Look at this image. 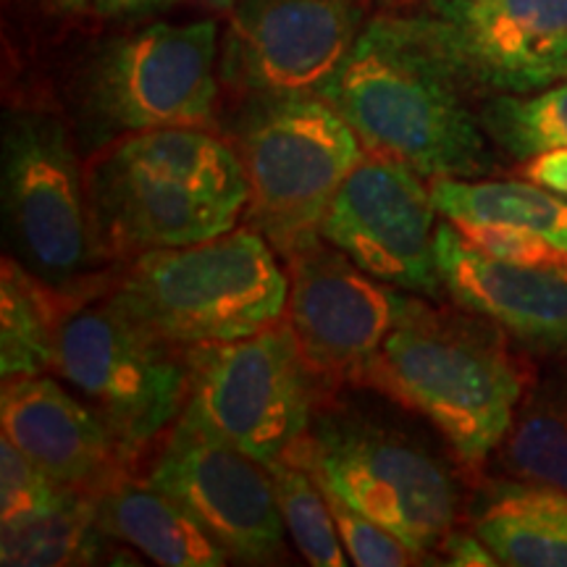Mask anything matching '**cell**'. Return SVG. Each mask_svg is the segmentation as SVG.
<instances>
[{
	"label": "cell",
	"mask_w": 567,
	"mask_h": 567,
	"mask_svg": "<svg viewBox=\"0 0 567 567\" xmlns=\"http://www.w3.org/2000/svg\"><path fill=\"white\" fill-rule=\"evenodd\" d=\"M205 3L216 11H231L237 6V0H205Z\"/></svg>",
	"instance_id": "obj_34"
},
{
	"label": "cell",
	"mask_w": 567,
	"mask_h": 567,
	"mask_svg": "<svg viewBox=\"0 0 567 567\" xmlns=\"http://www.w3.org/2000/svg\"><path fill=\"white\" fill-rule=\"evenodd\" d=\"M216 21L153 24L111 40L87 76L92 109L130 132L205 126L218 95Z\"/></svg>",
	"instance_id": "obj_8"
},
{
	"label": "cell",
	"mask_w": 567,
	"mask_h": 567,
	"mask_svg": "<svg viewBox=\"0 0 567 567\" xmlns=\"http://www.w3.org/2000/svg\"><path fill=\"white\" fill-rule=\"evenodd\" d=\"M326 499L331 505L339 538H342L347 557L358 567H408L417 565L421 559L415 551L402 544L392 530L371 520V517L358 513V509L347 505L339 496L326 492Z\"/></svg>",
	"instance_id": "obj_27"
},
{
	"label": "cell",
	"mask_w": 567,
	"mask_h": 567,
	"mask_svg": "<svg viewBox=\"0 0 567 567\" xmlns=\"http://www.w3.org/2000/svg\"><path fill=\"white\" fill-rule=\"evenodd\" d=\"M375 0H237L221 45V76L250 97L318 95Z\"/></svg>",
	"instance_id": "obj_10"
},
{
	"label": "cell",
	"mask_w": 567,
	"mask_h": 567,
	"mask_svg": "<svg viewBox=\"0 0 567 567\" xmlns=\"http://www.w3.org/2000/svg\"><path fill=\"white\" fill-rule=\"evenodd\" d=\"M289 276L252 226L134 258L111 300L179 347L237 342L284 321Z\"/></svg>",
	"instance_id": "obj_3"
},
{
	"label": "cell",
	"mask_w": 567,
	"mask_h": 567,
	"mask_svg": "<svg viewBox=\"0 0 567 567\" xmlns=\"http://www.w3.org/2000/svg\"><path fill=\"white\" fill-rule=\"evenodd\" d=\"M284 260L289 276L284 323L302 354L323 379L360 384L394 326L396 289L373 279L323 237Z\"/></svg>",
	"instance_id": "obj_14"
},
{
	"label": "cell",
	"mask_w": 567,
	"mask_h": 567,
	"mask_svg": "<svg viewBox=\"0 0 567 567\" xmlns=\"http://www.w3.org/2000/svg\"><path fill=\"white\" fill-rule=\"evenodd\" d=\"M526 176L551 193L567 197V151L542 153L526 161Z\"/></svg>",
	"instance_id": "obj_30"
},
{
	"label": "cell",
	"mask_w": 567,
	"mask_h": 567,
	"mask_svg": "<svg viewBox=\"0 0 567 567\" xmlns=\"http://www.w3.org/2000/svg\"><path fill=\"white\" fill-rule=\"evenodd\" d=\"M365 151L425 179H484L496 172L478 103L421 21L373 13L337 74L318 90Z\"/></svg>",
	"instance_id": "obj_1"
},
{
	"label": "cell",
	"mask_w": 567,
	"mask_h": 567,
	"mask_svg": "<svg viewBox=\"0 0 567 567\" xmlns=\"http://www.w3.org/2000/svg\"><path fill=\"white\" fill-rule=\"evenodd\" d=\"M313 473L323 492L371 517L415 557L439 555L460 517L457 476L413 439L363 415L331 410L287 452Z\"/></svg>",
	"instance_id": "obj_4"
},
{
	"label": "cell",
	"mask_w": 567,
	"mask_h": 567,
	"mask_svg": "<svg viewBox=\"0 0 567 567\" xmlns=\"http://www.w3.org/2000/svg\"><path fill=\"white\" fill-rule=\"evenodd\" d=\"M381 3L386 6L384 11H410L415 9V6L425 3V0H381Z\"/></svg>",
	"instance_id": "obj_32"
},
{
	"label": "cell",
	"mask_w": 567,
	"mask_h": 567,
	"mask_svg": "<svg viewBox=\"0 0 567 567\" xmlns=\"http://www.w3.org/2000/svg\"><path fill=\"white\" fill-rule=\"evenodd\" d=\"M109 530L101 523L97 496L69 488L59 505L0 523V565L61 567L90 565L101 557Z\"/></svg>",
	"instance_id": "obj_23"
},
{
	"label": "cell",
	"mask_w": 567,
	"mask_h": 567,
	"mask_svg": "<svg viewBox=\"0 0 567 567\" xmlns=\"http://www.w3.org/2000/svg\"><path fill=\"white\" fill-rule=\"evenodd\" d=\"M463 237L481 252L492 255L496 260L523 266H547V264H567V252L551 245L549 239L538 237L534 231L513 229V226L499 224H465L455 226Z\"/></svg>",
	"instance_id": "obj_28"
},
{
	"label": "cell",
	"mask_w": 567,
	"mask_h": 567,
	"mask_svg": "<svg viewBox=\"0 0 567 567\" xmlns=\"http://www.w3.org/2000/svg\"><path fill=\"white\" fill-rule=\"evenodd\" d=\"M436 264L446 295L528 350L567 358V264L523 266L481 252L444 218Z\"/></svg>",
	"instance_id": "obj_16"
},
{
	"label": "cell",
	"mask_w": 567,
	"mask_h": 567,
	"mask_svg": "<svg viewBox=\"0 0 567 567\" xmlns=\"http://www.w3.org/2000/svg\"><path fill=\"white\" fill-rule=\"evenodd\" d=\"M496 460L507 478L567 492V358L526 386Z\"/></svg>",
	"instance_id": "obj_20"
},
{
	"label": "cell",
	"mask_w": 567,
	"mask_h": 567,
	"mask_svg": "<svg viewBox=\"0 0 567 567\" xmlns=\"http://www.w3.org/2000/svg\"><path fill=\"white\" fill-rule=\"evenodd\" d=\"M147 484L172 494L231 557L271 563L284 547V517L266 465L218 434L193 405L163 439Z\"/></svg>",
	"instance_id": "obj_11"
},
{
	"label": "cell",
	"mask_w": 567,
	"mask_h": 567,
	"mask_svg": "<svg viewBox=\"0 0 567 567\" xmlns=\"http://www.w3.org/2000/svg\"><path fill=\"white\" fill-rule=\"evenodd\" d=\"M473 530L509 567H567V492L496 481L473 513Z\"/></svg>",
	"instance_id": "obj_19"
},
{
	"label": "cell",
	"mask_w": 567,
	"mask_h": 567,
	"mask_svg": "<svg viewBox=\"0 0 567 567\" xmlns=\"http://www.w3.org/2000/svg\"><path fill=\"white\" fill-rule=\"evenodd\" d=\"M3 436L63 486L101 496L124 481L132 452L87 402L48 375H17L0 392Z\"/></svg>",
	"instance_id": "obj_17"
},
{
	"label": "cell",
	"mask_w": 567,
	"mask_h": 567,
	"mask_svg": "<svg viewBox=\"0 0 567 567\" xmlns=\"http://www.w3.org/2000/svg\"><path fill=\"white\" fill-rule=\"evenodd\" d=\"M439 555L446 557V565H455V567H492L499 565V559L494 557V551L481 542L476 530L467 534V530H457L452 528L446 538L439 547Z\"/></svg>",
	"instance_id": "obj_29"
},
{
	"label": "cell",
	"mask_w": 567,
	"mask_h": 567,
	"mask_svg": "<svg viewBox=\"0 0 567 567\" xmlns=\"http://www.w3.org/2000/svg\"><path fill=\"white\" fill-rule=\"evenodd\" d=\"M101 523L111 538L124 542L166 567H218L229 549L172 494L145 484L118 481L97 496Z\"/></svg>",
	"instance_id": "obj_18"
},
{
	"label": "cell",
	"mask_w": 567,
	"mask_h": 567,
	"mask_svg": "<svg viewBox=\"0 0 567 567\" xmlns=\"http://www.w3.org/2000/svg\"><path fill=\"white\" fill-rule=\"evenodd\" d=\"M53 371L140 452L172 429L189 400V354L126 316L116 302L74 305Z\"/></svg>",
	"instance_id": "obj_6"
},
{
	"label": "cell",
	"mask_w": 567,
	"mask_h": 567,
	"mask_svg": "<svg viewBox=\"0 0 567 567\" xmlns=\"http://www.w3.org/2000/svg\"><path fill=\"white\" fill-rule=\"evenodd\" d=\"M189 400L234 446L274 465L316 421L321 381L287 323L258 334L189 347Z\"/></svg>",
	"instance_id": "obj_7"
},
{
	"label": "cell",
	"mask_w": 567,
	"mask_h": 567,
	"mask_svg": "<svg viewBox=\"0 0 567 567\" xmlns=\"http://www.w3.org/2000/svg\"><path fill=\"white\" fill-rule=\"evenodd\" d=\"M69 488L27 457L11 439H0V523L59 505Z\"/></svg>",
	"instance_id": "obj_26"
},
{
	"label": "cell",
	"mask_w": 567,
	"mask_h": 567,
	"mask_svg": "<svg viewBox=\"0 0 567 567\" xmlns=\"http://www.w3.org/2000/svg\"><path fill=\"white\" fill-rule=\"evenodd\" d=\"M250 200L245 221L289 255L321 237V221L365 145L321 95L252 97L237 130Z\"/></svg>",
	"instance_id": "obj_5"
},
{
	"label": "cell",
	"mask_w": 567,
	"mask_h": 567,
	"mask_svg": "<svg viewBox=\"0 0 567 567\" xmlns=\"http://www.w3.org/2000/svg\"><path fill=\"white\" fill-rule=\"evenodd\" d=\"M268 473H271L284 526L300 555L316 567H344L350 557L339 538L326 492L313 473L289 457L268 465Z\"/></svg>",
	"instance_id": "obj_25"
},
{
	"label": "cell",
	"mask_w": 567,
	"mask_h": 567,
	"mask_svg": "<svg viewBox=\"0 0 567 567\" xmlns=\"http://www.w3.org/2000/svg\"><path fill=\"white\" fill-rule=\"evenodd\" d=\"M74 308L17 260L0 268V373L6 379L53 371L66 316Z\"/></svg>",
	"instance_id": "obj_21"
},
{
	"label": "cell",
	"mask_w": 567,
	"mask_h": 567,
	"mask_svg": "<svg viewBox=\"0 0 567 567\" xmlns=\"http://www.w3.org/2000/svg\"><path fill=\"white\" fill-rule=\"evenodd\" d=\"M486 137L515 161L567 151V82L528 95H492L478 103Z\"/></svg>",
	"instance_id": "obj_24"
},
{
	"label": "cell",
	"mask_w": 567,
	"mask_h": 567,
	"mask_svg": "<svg viewBox=\"0 0 567 567\" xmlns=\"http://www.w3.org/2000/svg\"><path fill=\"white\" fill-rule=\"evenodd\" d=\"M51 3H55L63 11H84L92 0H51Z\"/></svg>",
	"instance_id": "obj_33"
},
{
	"label": "cell",
	"mask_w": 567,
	"mask_h": 567,
	"mask_svg": "<svg viewBox=\"0 0 567 567\" xmlns=\"http://www.w3.org/2000/svg\"><path fill=\"white\" fill-rule=\"evenodd\" d=\"M408 13L478 103L567 82V0H425Z\"/></svg>",
	"instance_id": "obj_9"
},
{
	"label": "cell",
	"mask_w": 567,
	"mask_h": 567,
	"mask_svg": "<svg viewBox=\"0 0 567 567\" xmlns=\"http://www.w3.org/2000/svg\"><path fill=\"white\" fill-rule=\"evenodd\" d=\"M436 213L425 176L365 153L318 231L373 279L417 297H439L446 289L436 264Z\"/></svg>",
	"instance_id": "obj_12"
},
{
	"label": "cell",
	"mask_w": 567,
	"mask_h": 567,
	"mask_svg": "<svg viewBox=\"0 0 567 567\" xmlns=\"http://www.w3.org/2000/svg\"><path fill=\"white\" fill-rule=\"evenodd\" d=\"M92 245L103 255H142L187 247L237 229L245 216L172 174L124 161L113 151L87 176Z\"/></svg>",
	"instance_id": "obj_15"
},
{
	"label": "cell",
	"mask_w": 567,
	"mask_h": 567,
	"mask_svg": "<svg viewBox=\"0 0 567 567\" xmlns=\"http://www.w3.org/2000/svg\"><path fill=\"white\" fill-rule=\"evenodd\" d=\"M360 384L421 413L467 467H478L505 442L528 381L507 334L486 316L396 292L394 326Z\"/></svg>",
	"instance_id": "obj_2"
},
{
	"label": "cell",
	"mask_w": 567,
	"mask_h": 567,
	"mask_svg": "<svg viewBox=\"0 0 567 567\" xmlns=\"http://www.w3.org/2000/svg\"><path fill=\"white\" fill-rule=\"evenodd\" d=\"M3 210L13 243L45 279H69L90 260L87 182L59 118L21 111L3 130Z\"/></svg>",
	"instance_id": "obj_13"
},
{
	"label": "cell",
	"mask_w": 567,
	"mask_h": 567,
	"mask_svg": "<svg viewBox=\"0 0 567 567\" xmlns=\"http://www.w3.org/2000/svg\"><path fill=\"white\" fill-rule=\"evenodd\" d=\"M439 216L452 226L499 224L534 231L567 252V197L536 182L431 179Z\"/></svg>",
	"instance_id": "obj_22"
},
{
	"label": "cell",
	"mask_w": 567,
	"mask_h": 567,
	"mask_svg": "<svg viewBox=\"0 0 567 567\" xmlns=\"http://www.w3.org/2000/svg\"><path fill=\"white\" fill-rule=\"evenodd\" d=\"M172 0H92V9L105 19H134L166 9Z\"/></svg>",
	"instance_id": "obj_31"
}]
</instances>
